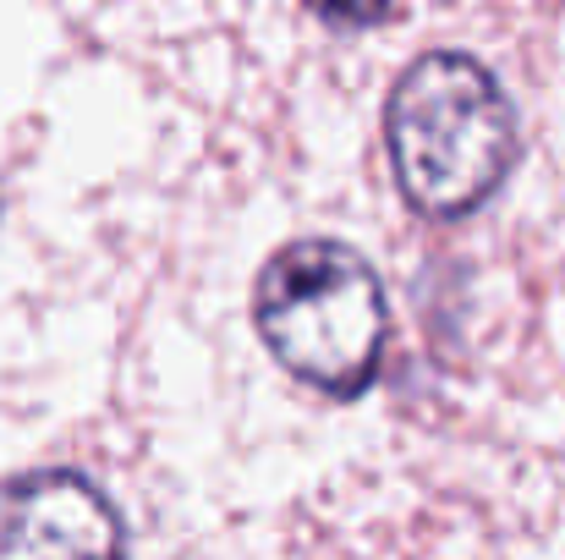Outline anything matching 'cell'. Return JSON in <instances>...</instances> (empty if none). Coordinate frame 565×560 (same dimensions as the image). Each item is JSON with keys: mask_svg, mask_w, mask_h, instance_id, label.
Listing matches in <instances>:
<instances>
[{"mask_svg": "<svg viewBox=\"0 0 565 560\" xmlns=\"http://www.w3.org/2000/svg\"><path fill=\"white\" fill-rule=\"evenodd\" d=\"M127 528L110 495L72 473L44 467L0 484V556H121Z\"/></svg>", "mask_w": 565, "mask_h": 560, "instance_id": "3", "label": "cell"}, {"mask_svg": "<svg viewBox=\"0 0 565 560\" xmlns=\"http://www.w3.org/2000/svg\"><path fill=\"white\" fill-rule=\"evenodd\" d=\"M253 325L297 384L358 401L384 369L390 297L379 270L347 242L302 236L269 253L253 286Z\"/></svg>", "mask_w": 565, "mask_h": 560, "instance_id": "2", "label": "cell"}, {"mask_svg": "<svg viewBox=\"0 0 565 560\" xmlns=\"http://www.w3.org/2000/svg\"><path fill=\"white\" fill-rule=\"evenodd\" d=\"M302 6H308L324 28H335V33H363V28L390 22L401 0H302Z\"/></svg>", "mask_w": 565, "mask_h": 560, "instance_id": "4", "label": "cell"}, {"mask_svg": "<svg viewBox=\"0 0 565 560\" xmlns=\"http://www.w3.org/2000/svg\"><path fill=\"white\" fill-rule=\"evenodd\" d=\"M384 149L412 214L467 220L516 166V105L478 55L428 50L390 88Z\"/></svg>", "mask_w": 565, "mask_h": 560, "instance_id": "1", "label": "cell"}]
</instances>
